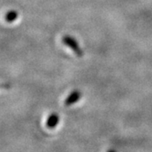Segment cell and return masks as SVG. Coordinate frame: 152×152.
Segmentation results:
<instances>
[{
  "instance_id": "277c9868",
  "label": "cell",
  "mask_w": 152,
  "mask_h": 152,
  "mask_svg": "<svg viewBox=\"0 0 152 152\" xmlns=\"http://www.w3.org/2000/svg\"><path fill=\"white\" fill-rule=\"evenodd\" d=\"M17 18H18V13H17L16 11H15V10L10 11V12H8V13L6 14L5 20L7 22L15 21Z\"/></svg>"
},
{
  "instance_id": "7a4b0ae2",
  "label": "cell",
  "mask_w": 152,
  "mask_h": 152,
  "mask_svg": "<svg viewBox=\"0 0 152 152\" xmlns=\"http://www.w3.org/2000/svg\"><path fill=\"white\" fill-rule=\"evenodd\" d=\"M81 96L82 94L80 91H78V90L74 91L73 92H71L69 95V96L66 98V100L64 101L65 106H71V105L75 104L77 102H79L80 100V98H81Z\"/></svg>"
},
{
  "instance_id": "5b68a950",
  "label": "cell",
  "mask_w": 152,
  "mask_h": 152,
  "mask_svg": "<svg viewBox=\"0 0 152 152\" xmlns=\"http://www.w3.org/2000/svg\"><path fill=\"white\" fill-rule=\"evenodd\" d=\"M110 152H114V151H110Z\"/></svg>"
},
{
  "instance_id": "6da1fadb",
  "label": "cell",
  "mask_w": 152,
  "mask_h": 152,
  "mask_svg": "<svg viewBox=\"0 0 152 152\" xmlns=\"http://www.w3.org/2000/svg\"><path fill=\"white\" fill-rule=\"evenodd\" d=\"M62 42L65 46L69 48L78 57H82L84 55V52L80 48L79 42L75 40V38L69 35H65L62 38Z\"/></svg>"
},
{
  "instance_id": "3957f363",
  "label": "cell",
  "mask_w": 152,
  "mask_h": 152,
  "mask_svg": "<svg viewBox=\"0 0 152 152\" xmlns=\"http://www.w3.org/2000/svg\"><path fill=\"white\" fill-rule=\"evenodd\" d=\"M58 122H59L58 115H57L56 113L51 114L48 118V121H47V126L49 129H53L58 124Z\"/></svg>"
}]
</instances>
